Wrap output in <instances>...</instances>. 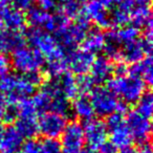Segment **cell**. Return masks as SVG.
Returning a JSON list of instances; mask_svg holds the SVG:
<instances>
[{
    "instance_id": "obj_1",
    "label": "cell",
    "mask_w": 153,
    "mask_h": 153,
    "mask_svg": "<svg viewBox=\"0 0 153 153\" xmlns=\"http://www.w3.org/2000/svg\"><path fill=\"white\" fill-rule=\"evenodd\" d=\"M24 38L33 48L40 51L44 58H47V60L64 58L67 55L57 43L55 37L42 28L30 26L24 33Z\"/></svg>"
},
{
    "instance_id": "obj_32",
    "label": "cell",
    "mask_w": 153,
    "mask_h": 153,
    "mask_svg": "<svg viewBox=\"0 0 153 153\" xmlns=\"http://www.w3.org/2000/svg\"><path fill=\"white\" fill-rule=\"evenodd\" d=\"M33 105L36 108L38 113H44L49 110V106H51V98L48 94L41 89L40 91L36 92L33 94V98L30 99Z\"/></svg>"
},
{
    "instance_id": "obj_27",
    "label": "cell",
    "mask_w": 153,
    "mask_h": 153,
    "mask_svg": "<svg viewBox=\"0 0 153 153\" xmlns=\"http://www.w3.org/2000/svg\"><path fill=\"white\" fill-rule=\"evenodd\" d=\"M67 69V58L64 57L48 60L46 64V68H45V72L51 79H57V78H60L63 74H65Z\"/></svg>"
},
{
    "instance_id": "obj_34",
    "label": "cell",
    "mask_w": 153,
    "mask_h": 153,
    "mask_svg": "<svg viewBox=\"0 0 153 153\" xmlns=\"http://www.w3.org/2000/svg\"><path fill=\"white\" fill-rule=\"evenodd\" d=\"M76 84L78 88V92L82 94H87L91 92V90L94 88V82L92 81L91 76L86 74H80L76 76Z\"/></svg>"
},
{
    "instance_id": "obj_17",
    "label": "cell",
    "mask_w": 153,
    "mask_h": 153,
    "mask_svg": "<svg viewBox=\"0 0 153 153\" xmlns=\"http://www.w3.org/2000/svg\"><path fill=\"white\" fill-rule=\"evenodd\" d=\"M82 49L88 53L96 55L103 51L105 45V35L99 27L89 28L85 38L81 42Z\"/></svg>"
},
{
    "instance_id": "obj_20",
    "label": "cell",
    "mask_w": 153,
    "mask_h": 153,
    "mask_svg": "<svg viewBox=\"0 0 153 153\" xmlns=\"http://www.w3.org/2000/svg\"><path fill=\"white\" fill-rule=\"evenodd\" d=\"M71 111L78 119L84 122L92 120L96 114L89 97L85 96V94L74 98V102L71 106Z\"/></svg>"
},
{
    "instance_id": "obj_13",
    "label": "cell",
    "mask_w": 153,
    "mask_h": 153,
    "mask_svg": "<svg viewBox=\"0 0 153 153\" xmlns=\"http://www.w3.org/2000/svg\"><path fill=\"white\" fill-rule=\"evenodd\" d=\"M89 71L94 84L107 83L113 74V63L106 56H100L94 58Z\"/></svg>"
},
{
    "instance_id": "obj_49",
    "label": "cell",
    "mask_w": 153,
    "mask_h": 153,
    "mask_svg": "<svg viewBox=\"0 0 153 153\" xmlns=\"http://www.w3.org/2000/svg\"><path fill=\"white\" fill-rule=\"evenodd\" d=\"M135 148L131 146V145H128L126 147H123V148L120 149V151L117 153H135Z\"/></svg>"
},
{
    "instance_id": "obj_6",
    "label": "cell",
    "mask_w": 153,
    "mask_h": 153,
    "mask_svg": "<svg viewBox=\"0 0 153 153\" xmlns=\"http://www.w3.org/2000/svg\"><path fill=\"white\" fill-rule=\"evenodd\" d=\"M89 99L94 113L100 117H108L117 111L119 100L108 87L99 86L94 88L90 92Z\"/></svg>"
},
{
    "instance_id": "obj_48",
    "label": "cell",
    "mask_w": 153,
    "mask_h": 153,
    "mask_svg": "<svg viewBox=\"0 0 153 153\" xmlns=\"http://www.w3.org/2000/svg\"><path fill=\"white\" fill-rule=\"evenodd\" d=\"M135 153H152V149H151L150 144L147 143V144L140 145V148L136 149Z\"/></svg>"
},
{
    "instance_id": "obj_10",
    "label": "cell",
    "mask_w": 153,
    "mask_h": 153,
    "mask_svg": "<svg viewBox=\"0 0 153 153\" xmlns=\"http://www.w3.org/2000/svg\"><path fill=\"white\" fill-rule=\"evenodd\" d=\"M84 129V137L85 143L88 147L92 149H99L101 145H103L108 137V130L105 123L100 120H89L85 122Z\"/></svg>"
},
{
    "instance_id": "obj_21",
    "label": "cell",
    "mask_w": 153,
    "mask_h": 153,
    "mask_svg": "<svg viewBox=\"0 0 153 153\" xmlns=\"http://www.w3.org/2000/svg\"><path fill=\"white\" fill-rule=\"evenodd\" d=\"M15 128L23 138H35L39 133L37 117H19L15 122Z\"/></svg>"
},
{
    "instance_id": "obj_29",
    "label": "cell",
    "mask_w": 153,
    "mask_h": 153,
    "mask_svg": "<svg viewBox=\"0 0 153 153\" xmlns=\"http://www.w3.org/2000/svg\"><path fill=\"white\" fill-rule=\"evenodd\" d=\"M61 12L68 19L74 18L76 19L81 14L82 1L81 0H62L61 1Z\"/></svg>"
},
{
    "instance_id": "obj_16",
    "label": "cell",
    "mask_w": 153,
    "mask_h": 153,
    "mask_svg": "<svg viewBox=\"0 0 153 153\" xmlns=\"http://www.w3.org/2000/svg\"><path fill=\"white\" fill-rule=\"evenodd\" d=\"M0 18L3 25L10 30L19 32L25 27V16L22 13V11H19L17 9L7 7L0 10Z\"/></svg>"
},
{
    "instance_id": "obj_12",
    "label": "cell",
    "mask_w": 153,
    "mask_h": 153,
    "mask_svg": "<svg viewBox=\"0 0 153 153\" xmlns=\"http://www.w3.org/2000/svg\"><path fill=\"white\" fill-rule=\"evenodd\" d=\"M81 13L89 21H94L100 30H109L111 27L110 16L106 9L96 0H90L82 7Z\"/></svg>"
},
{
    "instance_id": "obj_33",
    "label": "cell",
    "mask_w": 153,
    "mask_h": 153,
    "mask_svg": "<svg viewBox=\"0 0 153 153\" xmlns=\"http://www.w3.org/2000/svg\"><path fill=\"white\" fill-rule=\"evenodd\" d=\"M109 16H110L111 26H115V27L120 28L130 23V15L120 7L113 10L111 15Z\"/></svg>"
},
{
    "instance_id": "obj_15",
    "label": "cell",
    "mask_w": 153,
    "mask_h": 153,
    "mask_svg": "<svg viewBox=\"0 0 153 153\" xmlns=\"http://www.w3.org/2000/svg\"><path fill=\"white\" fill-rule=\"evenodd\" d=\"M24 35L10 30H0V53H13L25 45Z\"/></svg>"
},
{
    "instance_id": "obj_18",
    "label": "cell",
    "mask_w": 153,
    "mask_h": 153,
    "mask_svg": "<svg viewBox=\"0 0 153 153\" xmlns=\"http://www.w3.org/2000/svg\"><path fill=\"white\" fill-rule=\"evenodd\" d=\"M128 74H129V76H135V78L143 80L148 85H151L153 80L151 56H146L140 61L131 64V66L128 68Z\"/></svg>"
},
{
    "instance_id": "obj_23",
    "label": "cell",
    "mask_w": 153,
    "mask_h": 153,
    "mask_svg": "<svg viewBox=\"0 0 153 153\" xmlns=\"http://www.w3.org/2000/svg\"><path fill=\"white\" fill-rule=\"evenodd\" d=\"M105 35V45L104 51L105 56L110 60H119L120 58V51H121V43L119 42L115 35L114 30H107Z\"/></svg>"
},
{
    "instance_id": "obj_42",
    "label": "cell",
    "mask_w": 153,
    "mask_h": 153,
    "mask_svg": "<svg viewBox=\"0 0 153 153\" xmlns=\"http://www.w3.org/2000/svg\"><path fill=\"white\" fill-rule=\"evenodd\" d=\"M39 7L42 9L45 12H51L55 11L58 7V1L57 0H38Z\"/></svg>"
},
{
    "instance_id": "obj_14",
    "label": "cell",
    "mask_w": 153,
    "mask_h": 153,
    "mask_svg": "<svg viewBox=\"0 0 153 153\" xmlns=\"http://www.w3.org/2000/svg\"><path fill=\"white\" fill-rule=\"evenodd\" d=\"M23 143V137L15 127L4 128L0 134V153H18Z\"/></svg>"
},
{
    "instance_id": "obj_28",
    "label": "cell",
    "mask_w": 153,
    "mask_h": 153,
    "mask_svg": "<svg viewBox=\"0 0 153 153\" xmlns=\"http://www.w3.org/2000/svg\"><path fill=\"white\" fill-rule=\"evenodd\" d=\"M136 111L144 117L150 119L153 112V96L150 91H145L135 103Z\"/></svg>"
},
{
    "instance_id": "obj_52",
    "label": "cell",
    "mask_w": 153,
    "mask_h": 153,
    "mask_svg": "<svg viewBox=\"0 0 153 153\" xmlns=\"http://www.w3.org/2000/svg\"><path fill=\"white\" fill-rule=\"evenodd\" d=\"M10 2H11V0H0V10L7 7Z\"/></svg>"
},
{
    "instance_id": "obj_22",
    "label": "cell",
    "mask_w": 153,
    "mask_h": 153,
    "mask_svg": "<svg viewBox=\"0 0 153 153\" xmlns=\"http://www.w3.org/2000/svg\"><path fill=\"white\" fill-rule=\"evenodd\" d=\"M108 132L110 133V142L117 149H121L123 147L128 146V145H131L132 140H133L129 129L127 128L125 123L113 128L112 130H110Z\"/></svg>"
},
{
    "instance_id": "obj_40",
    "label": "cell",
    "mask_w": 153,
    "mask_h": 153,
    "mask_svg": "<svg viewBox=\"0 0 153 153\" xmlns=\"http://www.w3.org/2000/svg\"><path fill=\"white\" fill-rule=\"evenodd\" d=\"M106 125L107 127V130L110 131L112 130L113 128L117 127V126L122 125V124L125 123V119H124V114H121L119 112H113L111 114H109L108 117H106Z\"/></svg>"
},
{
    "instance_id": "obj_19",
    "label": "cell",
    "mask_w": 153,
    "mask_h": 153,
    "mask_svg": "<svg viewBox=\"0 0 153 153\" xmlns=\"http://www.w3.org/2000/svg\"><path fill=\"white\" fill-rule=\"evenodd\" d=\"M145 57H146V55H145L144 49L140 45V40L125 43V44H123V46H121L119 59H121V61L126 63L127 65L136 63V62L144 59Z\"/></svg>"
},
{
    "instance_id": "obj_45",
    "label": "cell",
    "mask_w": 153,
    "mask_h": 153,
    "mask_svg": "<svg viewBox=\"0 0 153 153\" xmlns=\"http://www.w3.org/2000/svg\"><path fill=\"white\" fill-rule=\"evenodd\" d=\"M99 153H117V148L111 142H105L99 147Z\"/></svg>"
},
{
    "instance_id": "obj_50",
    "label": "cell",
    "mask_w": 153,
    "mask_h": 153,
    "mask_svg": "<svg viewBox=\"0 0 153 153\" xmlns=\"http://www.w3.org/2000/svg\"><path fill=\"white\" fill-rule=\"evenodd\" d=\"M4 108H5V102L2 100V98H0V122L2 121L3 112H4Z\"/></svg>"
},
{
    "instance_id": "obj_5",
    "label": "cell",
    "mask_w": 153,
    "mask_h": 153,
    "mask_svg": "<svg viewBox=\"0 0 153 153\" xmlns=\"http://www.w3.org/2000/svg\"><path fill=\"white\" fill-rule=\"evenodd\" d=\"M45 58L40 51L30 47H21L13 51L11 64L14 69L21 74L39 70L44 65Z\"/></svg>"
},
{
    "instance_id": "obj_8",
    "label": "cell",
    "mask_w": 153,
    "mask_h": 153,
    "mask_svg": "<svg viewBox=\"0 0 153 153\" xmlns=\"http://www.w3.org/2000/svg\"><path fill=\"white\" fill-rule=\"evenodd\" d=\"M125 124L129 129L132 140H136L138 145L149 143L151 136L150 119L142 115L136 110L128 111L125 119Z\"/></svg>"
},
{
    "instance_id": "obj_51",
    "label": "cell",
    "mask_w": 153,
    "mask_h": 153,
    "mask_svg": "<svg viewBox=\"0 0 153 153\" xmlns=\"http://www.w3.org/2000/svg\"><path fill=\"white\" fill-rule=\"evenodd\" d=\"M79 153H99L96 149H92L90 147H86V148H83Z\"/></svg>"
},
{
    "instance_id": "obj_3",
    "label": "cell",
    "mask_w": 153,
    "mask_h": 153,
    "mask_svg": "<svg viewBox=\"0 0 153 153\" xmlns=\"http://www.w3.org/2000/svg\"><path fill=\"white\" fill-rule=\"evenodd\" d=\"M36 88L28 83L24 76L7 72L0 79V91L5 104H17L21 100L33 96Z\"/></svg>"
},
{
    "instance_id": "obj_4",
    "label": "cell",
    "mask_w": 153,
    "mask_h": 153,
    "mask_svg": "<svg viewBox=\"0 0 153 153\" xmlns=\"http://www.w3.org/2000/svg\"><path fill=\"white\" fill-rule=\"evenodd\" d=\"M107 84V87L115 96L121 97L122 101L128 105L135 104L146 91L147 87V84L143 80L132 76H115L109 79Z\"/></svg>"
},
{
    "instance_id": "obj_41",
    "label": "cell",
    "mask_w": 153,
    "mask_h": 153,
    "mask_svg": "<svg viewBox=\"0 0 153 153\" xmlns=\"http://www.w3.org/2000/svg\"><path fill=\"white\" fill-rule=\"evenodd\" d=\"M11 66V59L5 53H0V76H4L9 72Z\"/></svg>"
},
{
    "instance_id": "obj_24",
    "label": "cell",
    "mask_w": 153,
    "mask_h": 153,
    "mask_svg": "<svg viewBox=\"0 0 153 153\" xmlns=\"http://www.w3.org/2000/svg\"><path fill=\"white\" fill-rule=\"evenodd\" d=\"M58 79H59L60 89L65 98H67L68 100H71V99L78 97L79 92H78V88H76V76L71 72L66 71Z\"/></svg>"
},
{
    "instance_id": "obj_35",
    "label": "cell",
    "mask_w": 153,
    "mask_h": 153,
    "mask_svg": "<svg viewBox=\"0 0 153 153\" xmlns=\"http://www.w3.org/2000/svg\"><path fill=\"white\" fill-rule=\"evenodd\" d=\"M19 117H37V110L33 105L32 101L28 99H24L17 103Z\"/></svg>"
},
{
    "instance_id": "obj_31",
    "label": "cell",
    "mask_w": 153,
    "mask_h": 153,
    "mask_svg": "<svg viewBox=\"0 0 153 153\" xmlns=\"http://www.w3.org/2000/svg\"><path fill=\"white\" fill-rule=\"evenodd\" d=\"M68 23H69V19L65 17L62 13H58L55 15H49L43 27L47 33H56L57 30L65 27Z\"/></svg>"
},
{
    "instance_id": "obj_2",
    "label": "cell",
    "mask_w": 153,
    "mask_h": 153,
    "mask_svg": "<svg viewBox=\"0 0 153 153\" xmlns=\"http://www.w3.org/2000/svg\"><path fill=\"white\" fill-rule=\"evenodd\" d=\"M89 28L90 21L81 13L76 18L74 23L69 22L65 27L53 33V37L58 44L67 53L76 49L78 44L83 41Z\"/></svg>"
},
{
    "instance_id": "obj_36",
    "label": "cell",
    "mask_w": 153,
    "mask_h": 153,
    "mask_svg": "<svg viewBox=\"0 0 153 153\" xmlns=\"http://www.w3.org/2000/svg\"><path fill=\"white\" fill-rule=\"evenodd\" d=\"M18 153H42L41 142L35 138H28L26 142L22 143Z\"/></svg>"
},
{
    "instance_id": "obj_30",
    "label": "cell",
    "mask_w": 153,
    "mask_h": 153,
    "mask_svg": "<svg viewBox=\"0 0 153 153\" xmlns=\"http://www.w3.org/2000/svg\"><path fill=\"white\" fill-rule=\"evenodd\" d=\"M140 30L137 27L131 25H126L123 27H120L117 30H115V35L117 38L119 40V42L121 43V45L125 44V43H129L132 41L137 40L138 36H140Z\"/></svg>"
},
{
    "instance_id": "obj_47",
    "label": "cell",
    "mask_w": 153,
    "mask_h": 153,
    "mask_svg": "<svg viewBox=\"0 0 153 153\" xmlns=\"http://www.w3.org/2000/svg\"><path fill=\"white\" fill-rule=\"evenodd\" d=\"M96 1H98V2L100 3L101 5H103L105 9H107V7H111L113 4H115V3H120L122 0H96Z\"/></svg>"
},
{
    "instance_id": "obj_44",
    "label": "cell",
    "mask_w": 153,
    "mask_h": 153,
    "mask_svg": "<svg viewBox=\"0 0 153 153\" xmlns=\"http://www.w3.org/2000/svg\"><path fill=\"white\" fill-rule=\"evenodd\" d=\"M113 74L115 76H124L128 74V66L124 62H117L113 65Z\"/></svg>"
},
{
    "instance_id": "obj_46",
    "label": "cell",
    "mask_w": 153,
    "mask_h": 153,
    "mask_svg": "<svg viewBox=\"0 0 153 153\" xmlns=\"http://www.w3.org/2000/svg\"><path fill=\"white\" fill-rule=\"evenodd\" d=\"M140 45H142L143 49H144V53L146 56H150L151 53H152V48H153V45H152V40L151 39H148L146 37L142 38L140 40Z\"/></svg>"
},
{
    "instance_id": "obj_26",
    "label": "cell",
    "mask_w": 153,
    "mask_h": 153,
    "mask_svg": "<svg viewBox=\"0 0 153 153\" xmlns=\"http://www.w3.org/2000/svg\"><path fill=\"white\" fill-rule=\"evenodd\" d=\"M49 110L53 113H57L64 117H69V114L72 112L71 106L69 104V100L63 96V94H57L51 98Z\"/></svg>"
},
{
    "instance_id": "obj_7",
    "label": "cell",
    "mask_w": 153,
    "mask_h": 153,
    "mask_svg": "<svg viewBox=\"0 0 153 153\" xmlns=\"http://www.w3.org/2000/svg\"><path fill=\"white\" fill-rule=\"evenodd\" d=\"M60 144L62 153H79L85 144L83 126L76 121L66 124L61 134Z\"/></svg>"
},
{
    "instance_id": "obj_43",
    "label": "cell",
    "mask_w": 153,
    "mask_h": 153,
    "mask_svg": "<svg viewBox=\"0 0 153 153\" xmlns=\"http://www.w3.org/2000/svg\"><path fill=\"white\" fill-rule=\"evenodd\" d=\"M11 3L13 4L14 9L19 11H27L32 7L33 0H11Z\"/></svg>"
},
{
    "instance_id": "obj_39",
    "label": "cell",
    "mask_w": 153,
    "mask_h": 153,
    "mask_svg": "<svg viewBox=\"0 0 153 153\" xmlns=\"http://www.w3.org/2000/svg\"><path fill=\"white\" fill-rule=\"evenodd\" d=\"M23 76L28 81V83L32 84L35 88L42 85V84L44 83V74H43L40 70L30 71V72H27V74H24Z\"/></svg>"
},
{
    "instance_id": "obj_53",
    "label": "cell",
    "mask_w": 153,
    "mask_h": 153,
    "mask_svg": "<svg viewBox=\"0 0 153 153\" xmlns=\"http://www.w3.org/2000/svg\"><path fill=\"white\" fill-rule=\"evenodd\" d=\"M2 26H3V24H2V21H1V18H0V30L2 28Z\"/></svg>"
},
{
    "instance_id": "obj_9",
    "label": "cell",
    "mask_w": 153,
    "mask_h": 153,
    "mask_svg": "<svg viewBox=\"0 0 153 153\" xmlns=\"http://www.w3.org/2000/svg\"><path fill=\"white\" fill-rule=\"evenodd\" d=\"M66 126V117L51 111L41 114L38 121L39 133L46 138H58L61 136Z\"/></svg>"
},
{
    "instance_id": "obj_11",
    "label": "cell",
    "mask_w": 153,
    "mask_h": 153,
    "mask_svg": "<svg viewBox=\"0 0 153 153\" xmlns=\"http://www.w3.org/2000/svg\"><path fill=\"white\" fill-rule=\"evenodd\" d=\"M67 65L72 74H86L89 72L91 64L94 60V55L85 51L83 49L76 51L74 49L70 53H67Z\"/></svg>"
},
{
    "instance_id": "obj_38",
    "label": "cell",
    "mask_w": 153,
    "mask_h": 153,
    "mask_svg": "<svg viewBox=\"0 0 153 153\" xmlns=\"http://www.w3.org/2000/svg\"><path fill=\"white\" fill-rule=\"evenodd\" d=\"M18 117H19V110L17 104H5L2 121L7 124H12L15 123Z\"/></svg>"
},
{
    "instance_id": "obj_37",
    "label": "cell",
    "mask_w": 153,
    "mask_h": 153,
    "mask_svg": "<svg viewBox=\"0 0 153 153\" xmlns=\"http://www.w3.org/2000/svg\"><path fill=\"white\" fill-rule=\"evenodd\" d=\"M42 153H62L61 144L57 138H46L41 140Z\"/></svg>"
},
{
    "instance_id": "obj_25",
    "label": "cell",
    "mask_w": 153,
    "mask_h": 153,
    "mask_svg": "<svg viewBox=\"0 0 153 153\" xmlns=\"http://www.w3.org/2000/svg\"><path fill=\"white\" fill-rule=\"evenodd\" d=\"M49 14L43 11L39 7H30L27 10V14L25 16V20L33 27H43L45 22L47 21Z\"/></svg>"
}]
</instances>
